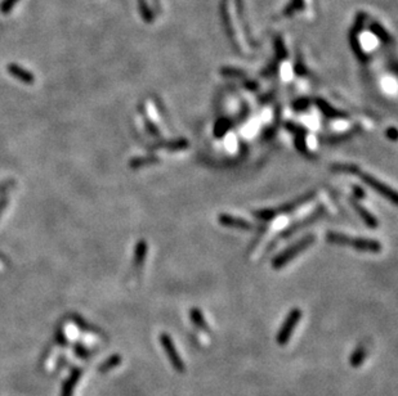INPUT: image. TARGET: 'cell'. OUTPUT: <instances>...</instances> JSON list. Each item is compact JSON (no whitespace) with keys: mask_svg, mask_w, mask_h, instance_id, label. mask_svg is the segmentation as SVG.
<instances>
[{"mask_svg":"<svg viewBox=\"0 0 398 396\" xmlns=\"http://www.w3.org/2000/svg\"><path fill=\"white\" fill-rule=\"evenodd\" d=\"M300 318H302V310H300V309L295 308L289 313L287 318L285 319V322H284V324L281 325V328H280L279 335H277V342H279V345L284 346L287 343V341H289L291 335H293V331L295 329L298 323H299Z\"/></svg>","mask_w":398,"mask_h":396,"instance_id":"cell-5","label":"cell"},{"mask_svg":"<svg viewBox=\"0 0 398 396\" xmlns=\"http://www.w3.org/2000/svg\"><path fill=\"white\" fill-rule=\"evenodd\" d=\"M314 240H316V237H314L313 234H307L306 237L300 238L298 242L290 244L289 247L285 248L283 252H280L277 256H275L272 263H271V265H272L273 269H281V267H284L285 265L289 264L290 261L293 260L294 258L299 256V255L302 254V252H304L307 248L311 247V246L314 243Z\"/></svg>","mask_w":398,"mask_h":396,"instance_id":"cell-2","label":"cell"},{"mask_svg":"<svg viewBox=\"0 0 398 396\" xmlns=\"http://www.w3.org/2000/svg\"><path fill=\"white\" fill-rule=\"evenodd\" d=\"M326 240L329 243L338 244V246H351L361 252L379 254L381 251L380 242L372 239V238L352 237V236L338 233V232H329L326 234Z\"/></svg>","mask_w":398,"mask_h":396,"instance_id":"cell-1","label":"cell"},{"mask_svg":"<svg viewBox=\"0 0 398 396\" xmlns=\"http://www.w3.org/2000/svg\"><path fill=\"white\" fill-rule=\"evenodd\" d=\"M314 196H316V192L312 190V192H310V193H306V194H303V196L298 197V198H295L294 201H291V202H289V203H286V205H283V206L276 207V209L254 210V211H252V213H253V216H256V219H259V220L269 221V220H272L275 216L280 215V213L293 212V211H295L296 209L302 206V205H306L307 202H310V201L312 200Z\"/></svg>","mask_w":398,"mask_h":396,"instance_id":"cell-3","label":"cell"},{"mask_svg":"<svg viewBox=\"0 0 398 396\" xmlns=\"http://www.w3.org/2000/svg\"><path fill=\"white\" fill-rule=\"evenodd\" d=\"M188 147V142L186 139H179V140H174V142L168 143H159L156 148H167L169 151H180V149H186Z\"/></svg>","mask_w":398,"mask_h":396,"instance_id":"cell-13","label":"cell"},{"mask_svg":"<svg viewBox=\"0 0 398 396\" xmlns=\"http://www.w3.org/2000/svg\"><path fill=\"white\" fill-rule=\"evenodd\" d=\"M12 71H13L14 74H17L18 76H20L21 79H24V80H31V79L28 78V76H26V74H25V72L21 71V70H20V68H18V67H17V68H14V70H12ZM17 75H16V76H17Z\"/></svg>","mask_w":398,"mask_h":396,"instance_id":"cell-19","label":"cell"},{"mask_svg":"<svg viewBox=\"0 0 398 396\" xmlns=\"http://www.w3.org/2000/svg\"><path fill=\"white\" fill-rule=\"evenodd\" d=\"M190 317H191V320L194 322V324L196 325V327H199V328H201V329L208 328L204 315H202V313H201L199 309H191Z\"/></svg>","mask_w":398,"mask_h":396,"instance_id":"cell-14","label":"cell"},{"mask_svg":"<svg viewBox=\"0 0 398 396\" xmlns=\"http://www.w3.org/2000/svg\"><path fill=\"white\" fill-rule=\"evenodd\" d=\"M316 103L317 106H318V108L321 109V112H322L326 117H329V119H347L345 113L339 112L338 109H334L329 103H326V102L321 101V99H317Z\"/></svg>","mask_w":398,"mask_h":396,"instance_id":"cell-10","label":"cell"},{"mask_svg":"<svg viewBox=\"0 0 398 396\" xmlns=\"http://www.w3.org/2000/svg\"><path fill=\"white\" fill-rule=\"evenodd\" d=\"M160 341L164 350L167 352L168 358H169V360H171V363L173 364L174 368L177 369L178 372H182L184 369L183 362L180 359L179 354H178L177 349H175V346H174L173 340L171 339V336L167 335V333H163V335L160 336Z\"/></svg>","mask_w":398,"mask_h":396,"instance_id":"cell-6","label":"cell"},{"mask_svg":"<svg viewBox=\"0 0 398 396\" xmlns=\"http://www.w3.org/2000/svg\"><path fill=\"white\" fill-rule=\"evenodd\" d=\"M218 223L221 225H223V227L235 228V229H240V231H253V224L250 221L241 219V217L238 216L229 215V213H221L218 216Z\"/></svg>","mask_w":398,"mask_h":396,"instance_id":"cell-7","label":"cell"},{"mask_svg":"<svg viewBox=\"0 0 398 396\" xmlns=\"http://www.w3.org/2000/svg\"><path fill=\"white\" fill-rule=\"evenodd\" d=\"M387 136L392 140H397V129L396 128H391L387 130Z\"/></svg>","mask_w":398,"mask_h":396,"instance_id":"cell-18","label":"cell"},{"mask_svg":"<svg viewBox=\"0 0 398 396\" xmlns=\"http://www.w3.org/2000/svg\"><path fill=\"white\" fill-rule=\"evenodd\" d=\"M147 255V243L143 239H141L136 246V251H134V266L141 267L144 263Z\"/></svg>","mask_w":398,"mask_h":396,"instance_id":"cell-11","label":"cell"},{"mask_svg":"<svg viewBox=\"0 0 398 396\" xmlns=\"http://www.w3.org/2000/svg\"><path fill=\"white\" fill-rule=\"evenodd\" d=\"M357 175H358V178H360V179L369 186V188H371V189L375 190L376 193H379L380 196H383L384 198H387V200L391 201L393 205H397V202H398L397 193H396L395 190L392 189L391 186L385 185L384 183H381L380 180H378L376 178H374L372 175H370V174L362 173L361 170L357 173Z\"/></svg>","mask_w":398,"mask_h":396,"instance_id":"cell-4","label":"cell"},{"mask_svg":"<svg viewBox=\"0 0 398 396\" xmlns=\"http://www.w3.org/2000/svg\"><path fill=\"white\" fill-rule=\"evenodd\" d=\"M365 356H366V351H365L364 347H358L356 351L353 352V355L351 358V363L353 367H360L364 362Z\"/></svg>","mask_w":398,"mask_h":396,"instance_id":"cell-16","label":"cell"},{"mask_svg":"<svg viewBox=\"0 0 398 396\" xmlns=\"http://www.w3.org/2000/svg\"><path fill=\"white\" fill-rule=\"evenodd\" d=\"M351 205L353 206L354 211L358 213V216L362 219V221H364L368 227L372 228V229H375V228L379 227L378 219H376V217H375L374 215H372V213L368 210V209H365L362 205H360V203L356 202L354 200H351Z\"/></svg>","mask_w":398,"mask_h":396,"instance_id":"cell-9","label":"cell"},{"mask_svg":"<svg viewBox=\"0 0 398 396\" xmlns=\"http://www.w3.org/2000/svg\"><path fill=\"white\" fill-rule=\"evenodd\" d=\"M330 169L331 171L353 174V175H357V173L360 171V167L357 165H351V163H333Z\"/></svg>","mask_w":398,"mask_h":396,"instance_id":"cell-12","label":"cell"},{"mask_svg":"<svg viewBox=\"0 0 398 396\" xmlns=\"http://www.w3.org/2000/svg\"><path fill=\"white\" fill-rule=\"evenodd\" d=\"M229 128H231V124H229L227 120H219V121L217 122V125H215L214 129L215 136H217V138H221Z\"/></svg>","mask_w":398,"mask_h":396,"instance_id":"cell-17","label":"cell"},{"mask_svg":"<svg viewBox=\"0 0 398 396\" xmlns=\"http://www.w3.org/2000/svg\"><path fill=\"white\" fill-rule=\"evenodd\" d=\"M353 192H354V194L357 196V198H360V197H364V194H365L364 190L360 189L358 186H353Z\"/></svg>","mask_w":398,"mask_h":396,"instance_id":"cell-20","label":"cell"},{"mask_svg":"<svg viewBox=\"0 0 398 396\" xmlns=\"http://www.w3.org/2000/svg\"><path fill=\"white\" fill-rule=\"evenodd\" d=\"M323 213H325V209L321 206L318 210L314 211L313 213H311L310 216H307L304 220L298 221V223H294L293 225H290L289 228H286L285 231L280 234V238H286V237H290V236H293L294 233H296V232L300 231V229H303V228L307 227V225H310V224H312V223H314L316 220H318V217L322 216Z\"/></svg>","mask_w":398,"mask_h":396,"instance_id":"cell-8","label":"cell"},{"mask_svg":"<svg viewBox=\"0 0 398 396\" xmlns=\"http://www.w3.org/2000/svg\"><path fill=\"white\" fill-rule=\"evenodd\" d=\"M159 162V158L156 156H147V157H138L130 161V166L132 167H141L143 165H150V163H156Z\"/></svg>","mask_w":398,"mask_h":396,"instance_id":"cell-15","label":"cell"}]
</instances>
